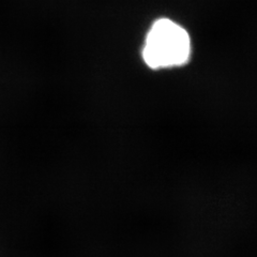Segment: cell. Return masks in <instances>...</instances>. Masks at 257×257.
<instances>
[{
    "label": "cell",
    "instance_id": "cell-1",
    "mask_svg": "<svg viewBox=\"0 0 257 257\" xmlns=\"http://www.w3.org/2000/svg\"><path fill=\"white\" fill-rule=\"evenodd\" d=\"M191 55V37L180 24L170 19H160L152 24L142 48V58L148 68H179L189 62Z\"/></svg>",
    "mask_w": 257,
    "mask_h": 257
}]
</instances>
